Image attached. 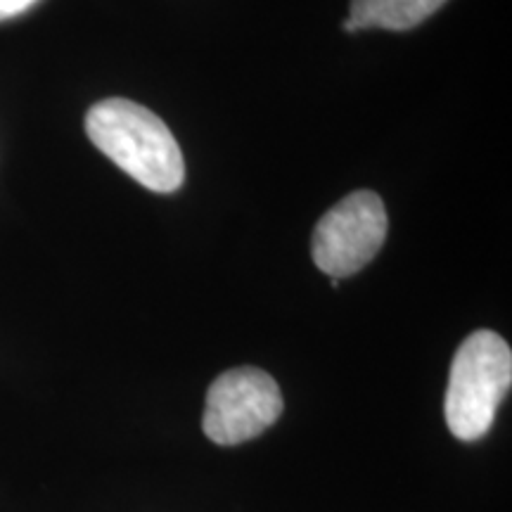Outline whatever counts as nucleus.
Here are the masks:
<instances>
[{
  "label": "nucleus",
  "instance_id": "1",
  "mask_svg": "<svg viewBox=\"0 0 512 512\" xmlns=\"http://www.w3.org/2000/svg\"><path fill=\"white\" fill-rule=\"evenodd\" d=\"M86 133L133 181L155 192H174L185 181L181 145L169 126L133 100L110 98L86 114Z\"/></svg>",
  "mask_w": 512,
  "mask_h": 512
},
{
  "label": "nucleus",
  "instance_id": "2",
  "mask_svg": "<svg viewBox=\"0 0 512 512\" xmlns=\"http://www.w3.org/2000/svg\"><path fill=\"white\" fill-rule=\"evenodd\" d=\"M510 384V344L494 330L472 332L453 356L446 387L444 415L453 437L477 441L489 434Z\"/></svg>",
  "mask_w": 512,
  "mask_h": 512
},
{
  "label": "nucleus",
  "instance_id": "3",
  "mask_svg": "<svg viewBox=\"0 0 512 512\" xmlns=\"http://www.w3.org/2000/svg\"><path fill=\"white\" fill-rule=\"evenodd\" d=\"M387 209L373 190H358L337 202L318 221L311 256L330 278H349L368 266L387 238Z\"/></svg>",
  "mask_w": 512,
  "mask_h": 512
},
{
  "label": "nucleus",
  "instance_id": "4",
  "mask_svg": "<svg viewBox=\"0 0 512 512\" xmlns=\"http://www.w3.org/2000/svg\"><path fill=\"white\" fill-rule=\"evenodd\" d=\"M283 413V394L266 370L233 368L211 382L204 434L219 446H238L264 434Z\"/></svg>",
  "mask_w": 512,
  "mask_h": 512
},
{
  "label": "nucleus",
  "instance_id": "5",
  "mask_svg": "<svg viewBox=\"0 0 512 512\" xmlns=\"http://www.w3.org/2000/svg\"><path fill=\"white\" fill-rule=\"evenodd\" d=\"M448 0H351L344 31L363 29L408 31L430 19Z\"/></svg>",
  "mask_w": 512,
  "mask_h": 512
},
{
  "label": "nucleus",
  "instance_id": "6",
  "mask_svg": "<svg viewBox=\"0 0 512 512\" xmlns=\"http://www.w3.org/2000/svg\"><path fill=\"white\" fill-rule=\"evenodd\" d=\"M38 0H0V22H5V19H12V17H19L22 12H27L34 8Z\"/></svg>",
  "mask_w": 512,
  "mask_h": 512
}]
</instances>
